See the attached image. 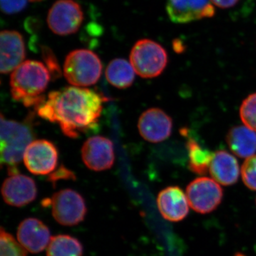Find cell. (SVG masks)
Instances as JSON below:
<instances>
[{"instance_id": "cell-10", "label": "cell", "mask_w": 256, "mask_h": 256, "mask_svg": "<svg viewBox=\"0 0 256 256\" xmlns=\"http://www.w3.org/2000/svg\"><path fill=\"white\" fill-rule=\"evenodd\" d=\"M166 11L170 20L175 24H186L215 14L210 0H168Z\"/></svg>"}, {"instance_id": "cell-2", "label": "cell", "mask_w": 256, "mask_h": 256, "mask_svg": "<svg viewBox=\"0 0 256 256\" xmlns=\"http://www.w3.org/2000/svg\"><path fill=\"white\" fill-rule=\"evenodd\" d=\"M50 80V72L44 64L37 60L24 62L12 74V96L26 107H37L46 99L43 94Z\"/></svg>"}, {"instance_id": "cell-27", "label": "cell", "mask_w": 256, "mask_h": 256, "mask_svg": "<svg viewBox=\"0 0 256 256\" xmlns=\"http://www.w3.org/2000/svg\"><path fill=\"white\" fill-rule=\"evenodd\" d=\"M60 178H68V180L72 178V180H74L75 176H74L73 172L66 169L64 166H62L58 170V172H54V174L50 176V180L53 182L60 180Z\"/></svg>"}, {"instance_id": "cell-7", "label": "cell", "mask_w": 256, "mask_h": 256, "mask_svg": "<svg viewBox=\"0 0 256 256\" xmlns=\"http://www.w3.org/2000/svg\"><path fill=\"white\" fill-rule=\"evenodd\" d=\"M186 194L190 206L202 214L216 210L223 200V188L213 178H195L186 188Z\"/></svg>"}, {"instance_id": "cell-16", "label": "cell", "mask_w": 256, "mask_h": 256, "mask_svg": "<svg viewBox=\"0 0 256 256\" xmlns=\"http://www.w3.org/2000/svg\"><path fill=\"white\" fill-rule=\"evenodd\" d=\"M18 240L26 252L38 254L47 248L50 240V230L41 220L26 218L18 225Z\"/></svg>"}, {"instance_id": "cell-13", "label": "cell", "mask_w": 256, "mask_h": 256, "mask_svg": "<svg viewBox=\"0 0 256 256\" xmlns=\"http://www.w3.org/2000/svg\"><path fill=\"white\" fill-rule=\"evenodd\" d=\"M2 194L5 203L10 206L22 207L36 200L37 188L33 178L26 175H11L2 186Z\"/></svg>"}, {"instance_id": "cell-11", "label": "cell", "mask_w": 256, "mask_h": 256, "mask_svg": "<svg viewBox=\"0 0 256 256\" xmlns=\"http://www.w3.org/2000/svg\"><path fill=\"white\" fill-rule=\"evenodd\" d=\"M84 164L92 171L110 169L114 164V153L112 141L102 136L88 138L82 149Z\"/></svg>"}, {"instance_id": "cell-9", "label": "cell", "mask_w": 256, "mask_h": 256, "mask_svg": "<svg viewBox=\"0 0 256 256\" xmlns=\"http://www.w3.org/2000/svg\"><path fill=\"white\" fill-rule=\"evenodd\" d=\"M58 158V150L53 143L46 140H37L26 148L24 162L32 174L46 175L54 171Z\"/></svg>"}, {"instance_id": "cell-28", "label": "cell", "mask_w": 256, "mask_h": 256, "mask_svg": "<svg viewBox=\"0 0 256 256\" xmlns=\"http://www.w3.org/2000/svg\"><path fill=\"white\" fill-rule=\"evenodd\" d=\"M210 2L216 6L217 8H222V9H228V8H233L239 0H210Z\"/></svg>"}, {"instance_id": "cell-30", "label": "cell", "mask_w": 256, "mask_h": 256, "mask_svg": "<svg viewBox=\"0 0 256 256\" xmlns=\"http://www.w3.org/2000/svg\"><path fill=\"white\" fill-rule=\"evenodd\" d=\"M30 1H31V2H38V1H42V0H30Z\"/></svg>"}, {"instance_id": "cell-25", "label": "cell", "mask_w": 256, "mask_h": 256, "mask_svg": "<svg viewBox=\"0 0 256 256\" xmlns=\"http://www.w3.org/2000/svg\"><path fill=\"white\" fill-rule=\"evenodd\" d=\"M42 56H43L44 60L46 63V66L50 70V73L53 75L54 77L60 76V70L58 62L56 58L55 55L54 54L52 50L48 47H42Z\"/></svg>"}, {"instance_id": "cell-23", "label": "cell", "mask_w": 256, "mask_h": 256, "mask_svg": "<svg viewBox=\"0 0 256 256\" xmlns=\"http://www.w3.org/2000/svg\"><path fill=\"white\" fill-rule=\"evenodd\" d=\"M240 117L244 126L256 132V92L250 94L242 101Z\"/></svg>"}, {"instance_id": "cell-1", "label": "cell", "mask_w": 256, "mask_h": 256, "mask_svg": "<svg viewBox=\"0 0 256 256\" xmlns=\"http://www.w3.org/2000/svg\"><path fill=\"white\" fill-rule=\"evenodd\" d=\"M105 101L94 90L72 86L50 92L36 108L42 119L60 124L67 137L77 138L97 126Z\"/></svg>"}, {"instance_id": "cell-14", "label": "cell", "mask_w": 256, "mask_h": 256, "mask_svg": "<svg viewBox=\"0 0 256 256\" xmlns=\"http://www.w3.org/2000/svg\"><path fill=\"white\" fill-rule=\"evenodd\" d=\"M26 56L24 42L20 32L4 30L0 33V72L9 74L22 64Z\"/></svg>"}, {"instance_id": "cell-18", "label": "cell", "mask_w": 256, "mask_h": 256, "mask_svg": "<svg viewBox=\"0 0 256 256\" xmlns=\"http://www.w3.org/2000/svg\"><path fill=\"white\" fill-rule=\"evenodd\" d=\"M227 144L230 150L240 158H248L256 152V132L246 126H235L228 131Z\"/></svg>"}, {"instance_id": "cell-4", "label": "cell", "mask_w": 256, "mask_h": 256, "mask_svg": "<svg viewBox=\"0 0 256 256\" xmlns=\"http://www.w3.org/2000/svg\"><path fill=\"white\" fill-rule=\"evenodd\" d=\"M102 65L94 52L88 50H77L70 52L64 66V76L74 86L85 87L94 85L100 78Z\"/></svg>"}, {"instance_id": "cell-21", "label": "cell", "mask_w": 256, "mask_h": 256, "mask_svg": "<svg viewBox=\"0 0 256 256\" xmlns=\"http://www.w3.org/2000/svg\"><path fill=\"white\" fill-rule=\"evenodd\" d=\"M84 247L78 239L69 235L52 237L46 248V256H82Z\"/></svg>"}, {"instance_id": "cell-6", "label": "cell", "mask_w": 256, "mask_h": 256, "mask_svg": "<svg viewBox=\"0 0 256 256\" xmlns=\"http://www.w3.org/2000/svg\"><path fill=\"white\" fill-rule=\"evenodd\" d=\"M50 202L52 215L60 225L73 226L82 222L86 216L87 206L84 197L72 188L56 192Z\"/></svg>"}, {"instance_id": "cell-3", "label": "cell", "mask_w": 256, "mask_h": 256, "mask_svg": "<svg viewBox=\"0 0 256 256\" xmlns=\"http://www.w3.org/2000/svg\"><path fill=\"white\" fill-rule=\"evenodd\" d=\"M33 134L28 124L8 120L1 116V165L8 166L10 176L18 174V165L25 151L33 142Z\"/></svg>"}, {"instance_id": "cell-22", "label": "cell", "mask_w": 256, "mask_h": 256, "mask_svg": "<svg viewBox=\"0 0 256 256\" xmlns=\"http://www.w3.org/2000/svg\"><path fill=\"white\" fill-rule=\"evenodd\" d=\"M0 250L1 256H26L24 248L3 227L0 232Z\"/></svg>"}, {"instance_id": "cell-19", "label": "cell", "mask_w": 256, "mask_h": 256, "mask_svg": "<svg viewBox=\"0 0 256 256\" xmlns=\"http://www.w3.org/2000/svg\"><path fill=\"white\" fill-rule=\"evenodd\" d=\"M132 66L124 58L111 60L106 70V76L111 85L118 88H127L134 80Z\"/></svg>"}, {"instance_id": "cell-29", "label": "cell", "mask_w": 256, "mask_h": 256, "mask_svg": "<svg viewBox=\"0 0 256 256\" xmlns=\"http://www.w3.org/2000/svg\"><path fill=\"white\" fill-rule=\"evenodd\" d=\"M234 256H246L244 254H242V252H236Z\"/></svg>"}, {"instance_id": "cell-26", "label": "cell", "mask_w": 256, "mask_h": 256, "mask_svg": "<svg viewBox=\"0 0 256 256\" xmlns=\"http://www.w3.org/2000/svg\"><path fill=\"white\" fill-rule=\"evenodd\" d=\"M28 0H0V6L3 13L14 14L25 9Z\"/></svg>"}, {"instance_id": "cell-5", "label": "cell", "mask_w": 256, "mask_h": 256, "mask_svg": "<svg viewBox=\"0 0 256 256\" xmlns=\"http://www.w3.org/2000/svg\"><path fill=\"white\" fill-rule=\"evenodd\" d=\"M136 73L144 78H154L162 73L168 63L166 50L160 44L144 38L136 42L130 55Z\"/></svg>"}, {"instance_id": "cell-17", "label": "cell", "mask_w": 256, "mask_h": 256, "mask_svg": "<svg viewBox=\"0 0 256 256\" xmlns=\"http://www.w3.org/2000/svg\"><path fill=\"white\" fill-rule=\"evenodd\" d=\"M210 172L216 182L224 186H230L238 182L240 168L235 156L228 152L220 150L214 153Z\"/></svg>"}, {"instance_id": "cell-8", "label": "cell", "mask_w": 256, "mask_h": 256, "mask_svg": "<svg viewBox=\"0 0 256 256\" xmlns=\"http://www.w3.org/2000/svg\"><path fill=\"white\" fill-rule=\"evenodd\" d=\"M84 18V12L78 3L72 0H58L48 11L47 24L55 34L67 36L78 31Z\"/></svg>"}, {"instance_id": "cell-24", "label": "cell", "mask_w": 256, "mask_h": 256, "mask_svg": "<svg viewBox=\"0 0 256 256\" xmlns=\"http://www.w3.org/2000/svg\"><path fill=\"white\" fill-rule=\"evenodd\" d=\"M244 184L250 190L256 191V154L246 158L242 168Z\"/></svg>"}, {"instance_id": "cell-20", "label": "cell", "mask_w": 256, "mask_h": 256, "mask_svg": "<svg viewBox=\"0 0 256 256\" xmlns=\"http://www.w3.org/2000/svg\"><path fill=\"white\" fill-rule=\"evenodd\" d=\"M186 148L188 152V169L196 174H206L210 170L214 153L202 148L192 138H188L186 142Z\"/></svg>"}, {"instance_id": "cell-12", "label": "cell", "mask_w": 256, "mask_h": 256, "mask_svg": "<svg viewBox=\"0 0 256 256\" xmlns=\"http://www.w3.org/2000/svg\"><path fill=\"white\" fill-rule=\"evenodd\" d=\"M172 120L160 108H150L144 111L138 121V130L143 139L150 142L164 141L171 136Z\"/></svg>"}, {"instance_id": "cell-15", "label": "cell", "mask_w": 256, "mask_h": 256, "mask_svg": "<svg viewBox=\"0 0 256 256\" xmlns=\"http://www.w3.org/2000/svg\"><path fill=\"white\" fill-rule=\"evenodd\" d=\"M156 204L162 216L170 222H178L184 220L190 212L188 196L181 188L171 186L160 192Z\"/></svg>"}]
</instances>
